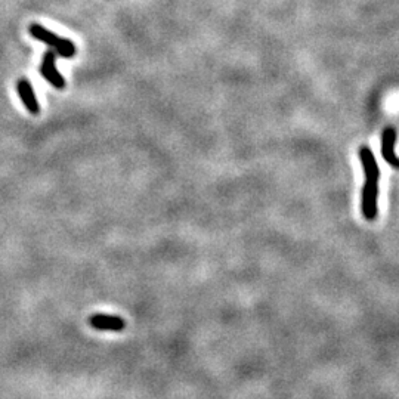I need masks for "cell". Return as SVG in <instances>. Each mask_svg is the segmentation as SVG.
Returning a JSON list of instances; mask_svg holds the SVG:
<instances>
[{"mask_svg": "<svg viewBox=\"0 0 399 399\" xmlns=\"http://www.w3.org/2000/svg\"><path fill=\"white\" fill-rule=\"evenodd\" d=\"M30 33H31V36H33L36 40L43 42V43H46L47 46L53 47V49L56 50V53L61 55L62 58H71V56H74L76 52H77L76 44L73 43L71 40L62 39V37L56 36L55 33L46 30V28L42 27V25L33 24V25L30 27Z\"/></svg>", "mask_w": 399, "mask_h": 399, "instance_id": "cell-2", "label": "cell"}, {"mask_svg": "<svg viewBox=\"0 0 399 399\" xmlns=\"http://www.w3.org/2000/svg\"><path fill=\"white\" fill-rule=\"evenodd\" d=\"M395 142L396 130L393 127H387L381 135V155L392 167L399 169V158L395 154Z\"/></svg>", "mask_w": 399, "mask_h": 399, "instance_id": "cell-4", "label": "cell"}, {"mask_svg": "<svg viewBox=\"0 0 399 399\" xmlns=\"http://www.w3.org/2000/svg\"><path fill=\"white\" fill-rule=\"evenodd\" d=\"M17 89H18L20 98H21L22 104L27 108V111L33 115H37L40 112V105H39V101L36 98V93L31 88L30 82L25 79H21L17 85Z\"/></svg>", "mask_w": 399, "mask_h": 399, "instance_id": "cell-5", "label": "cell"}, {"mask_svg": "<svg viewBox=\"0 0 399 399\" xmlns=\"http://www.w3.org/2000/svg\"><path fill=\"white\" fill-rule=\"evenodd\" d=\"M359 157H361L364 173H365V185L362 188V213L367 221H374L377 216V194H378L380 169L377 166L373 151L368 147L359 148Z\"/></svg>", "mask_w": 399, "mask_h": 399, "instance_id": "cell-1", "label": "cell"}, {"mask_svg": "<svg viewBox=\"0 0 399 399\" xmlns=\"http://www.w3.org/2000/svg\"><path fill=\"white\" fill-rule=\"evenodd\" d=\"M40 71H42V76L53 88H65V79L62 77V74H59L58 68L55 65V52H52V50L46 52L42 66H40Z\"/></svg>", "mask_w": 399, "mask_h": 399, "instance_id": "cell-3", "label": "cell"}, {"mask_svg": "<svg viewBox=\"0 0 399 399\" xmlns=\"http://www.w3.org/2000/svg\"><path fill=\"white\" fill-rule=\"evenodd\" d=\"M90 321H92V325L99 330H121L124 327V321L117 316L95 315Z\"/></svg>", "mask_w": 399, "mask_h": 399, "instance_id": "cell-6", "label": "cell"}]
</instances>
